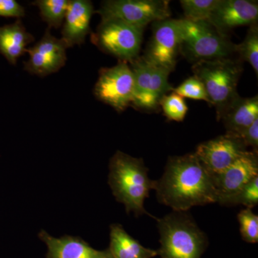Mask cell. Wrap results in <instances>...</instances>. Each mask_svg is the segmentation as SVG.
I'll return each mask as SVG.
<instances>
[{"instance_id": "obj_1", "label": "cell", "mask_w": 258, "mask_h": 258, "mask_svg": "<svg viewBox=\"0 0 258 258\" xmlns=\"http://www.w3.org/2000/svg\"><path fill=\"white\" fill-rule=\"evenodd\" d=\"M154 190L158 201L174 212H187L218 201L211 174L195 153L169 157Z\"/></svg>"}, {"instance_id": "obj_2", "label": "cell", "mask_w": 258, "mask_h": 258, "mask_svg": "<svg viewBox=\"0 0 258 258\" xmlns=\"http://www.w3.org/2000/svg\"><path fill=\"white\" fill-rule=\"evenodd\" d=\"M148 171L142 158L117 151L110 159L108 184L116 201L124 205L127 214L134 212L136 217L147 215L157 220L144 208L146 199L156 186V181L149 177Z\"/></svg>"}, {"instance_id": "obj_3", "label": "cell", "mask_w": 258, "mask_h": 258, "mask_svg": "<svg viewBox=\"0 0 258 258\" xmlns=\"http://www.w3.org/2000/svg\"><path fill=\"white\" fill-rule=\"evenodd\" d=\"M161 258H201L209 244L206 234L200 230L186 212H173L157 219Z\"/></svg>"}, {"instance_id": "obj_4", "label": "cell", "mask_w": 258, "mask_h": 258, "mask_svg": "<svg viewBox=\"0 0 258 258\" xmlns=\"http://www.w3.org/2000/svg\"><path fill=\"white\" fill-rule=\"evenodd\" d=\"M192 71L194 76L206 88L211 106L216 110L217 120H221L240 97L237 85L242 72V64L230 58L203 60L195 62Z\"/></svg>"}, {"instance_id": "obj_5", "label": "cell", "mask_w": 258, "mask_h": 258, "mask_svg": "<svg viewBox=\"0 0 258 258\" xmlns=\"http://www.w3.org/2000/svg\"><path fill=\"white\" fill-rule=\"evenodd\" d=\"M179 52L190 60L228 58L235 52V45L226 34L219 32L208 22H191L179 20Z\"/></svg>"}, {"instance_id": "obj_6", "label": "cell", "mask_w": 258, "mask_h": 258, "mask_svg": "<svg viewBox=\"0 0 258 258\" xmlns=\"http://www.w3.org/2000/svg\"><path fill=\"white\" fill-rule=\"evenodd\" d=\"M144 29L116 19L101 20L91 40L100 50L120 60L137 58L143 41Z\"/></svg>"}, {"instance_id": "obj_7", "label": "cell", "mask_w": 258, "mask_h": 258, "mask_svg": "<svg viewBox=\"0 0 258 258\" xmlns=\"http://www.w3.org/2000/svg\"><path fill=\"white\" fill-rule=\"evenodd\" d=\"M129 62L135 81L132 104L141 109H155L161 98L173 90L169 82L170 72L148 60L144 56H138Z\"/></svg>"}, {"instance_id": "obj_8", "label": "cell", "mask_w": 258, "mask_h": 258, "mask_svg": "<svg viewBox=\"0 0 258 258\" xmlns=\"http://www.w3.org/2000/svg\"><path fill=\"white\" fill-rule=\"evenodd\" d=\"M96 13L101 20L116 19L143 29L171 15L167 0H107Z\"/></svg>"}, {"instance_id": "obj_9", "label": "cell", "mask_w": 258, "mask_h": 258, "mask_svg": "<svg viewBox=\"0 0 258 258\" xmlns=\"http://www.w3.org/2000/svg\"><path fill=\"white\" fill-rule=\"evenodd\" d=\"M135 81L128 62L120 60L111 68L102 69L94 86L97 99L115 111H124L133 101Z\"/></svg>"}, {"instance_id": "obj_10", "label": "cell", "mask_w": 258, "mask_h": 258, "mask_svg": "<svg viewBox=\"0 0 258 258\" xmlns=\"http://www.w3.org/2000/svg\"><path fill=\"white\" fill-rule=\"evenodd\" d=\"M153 26L152 39L144 57L172 72L180 50L179 20L166 19L155 22Z\"/></svg>"}, {"instance_id": "obj_11", "label": "cell", "mask_w": 258, "mask_h": 258, "mask_svg": "<svg viewBox=\"0 0 258 258\" xmlns=\"http://www.w3.org/2000/svg\"><path fill=\"white\" fill-rule=\"evenodd\" d=\"M246 151L242 139L226 134L200 144L195 154L205 169L215 175L230 167Z\"/></svg>"}, {"instance_id": "obj_12", "label": "cell", "mask_w": 258, "mask_h": 258, "mask_svg": "<svg viewBox=\"0 0 258 258\" xmlns=\"http://www.w3.org/2000/svg\"><path fill=\"white\" fill-rule=\"evenodd\" d=\"M211 176L218 196L217 203H221L257 177V152L246 151L226 170Z\"/></svg>"}, {"instance_id": "obj_13", "label": "cell", "mask_w": 258, "mask_h": 258, "mask_svg": "<svg viewBox=\"0 0 258 258\" xmlns=\"http://www.w3.org/2000/svg\"><path fill=\"white\" fill-rule=\"evenodd\" d=\"M258 19L257 1L220 0L208 23L222 33L237 27L253 25Z\"/></svg>"}, {"instance_id": "obj_14", "label": "cell", "mask_w": 258, "mask_h": 258, "mask_svg": "<svg viewBox=\"0 0 258 258\" xmlns=\"http://www.w3.org/2000/svg\"><path fill=\"white\" fill-rule=\"evenodd\" d=\"M94 7L89 0H69L62 23V39L68 48L84 43L91 33V20Z\"/></svg>"}, {"instance_id": "obj_15", "label": "cell", "mask_w": 258, "mask_h": 258, "mask_svg": "<svg viewBox=\"0 0 258 258\" xmlns=\"http://www.w3.org/2000/svg\"><path fill=\"white\" fill-rule=\"evenodd\" d=\"M38 237L46 244V258H113L109 249L98 250L80 237L64 235L56 238L44 230H40Z\"/></svg>"}, {"instance_id": "obj_16", "label": "cell", "mask_w": 258, "mask_h": 258, "mask_svg": "<svg viewBox=\"0 0 258 258\" xmlns=\"http://www.w3.org/2000/svg\"><path fill=\"white\" fill-rule=\"evenodd\" d=\"M258 118V96L239 98L223 115L226 134L240 138L249 125Z\"/></svg>"}, {"instance_id": "obj_17", "label": "cell", "mask_w": 258, "mask_h": 258, "mask_svg": "<svg viewBox=\"0 0 258 258\" xmlns=\"http://www.w3.org/2000/svg\"><path fill=\"white\" fill-rule=\"evenodd\" d=\"M34 41L20 19L14 23L0 27V53L10 63L15 64L19 57L26 52L27 46Z\"/></svg>"}, {"instance_id": "obj_18", "label": "cell", "mask_w": 258, "mask_h": 258, "mask_svg": "<svg viewBox=\"0 0 258 258\" xmlns=\"http://www.w3.org/2000/svg\"><path fill=\"white\" fill-rule=\"evenodd\" d=\"M108 249L113 258H153L158 255L157 250L144 247L117 223L110 226Z\"/></svg>"}, {"instance_id": "obj_19", "label": "cell", "mask_w": 258, "mask_h": 258, "mask_svg": "<svg viewBox=\"0 0 258 258\" xmlns=\"http://www.w3.org/2000/svg\"><path fill=\"white\" fill-rule=\"evenodd\" d=\"M31 47L41 55L57 62L61 67L66 64L68 47L62 39L51 35L50 28L47 29L42 38Z\"/></svg>"}, {"instance_id": "obj_20", "label": "cell", "mask_w": 258, "mask_h": 258, "mask_svg": "<svg viewBox=\"0 0 258 258\" xmlns=\"http://www.w3.org/2000/svg\"><path fill=\"white\" fill-rule=\"evenodd\" d=\"M32 5L37 7L40 16L49 28L57 29L63 23L69 0H37Z\"/></svg>"}, {"instance_id": "obj_21", "label": "cell", "mask_w": 258, "mask_h": 258, "mask_svg": "<svg viewBox=\"0 0 258 258\" xmlns=\"http://www.w3.org/2000/svg\"><path fill=\"white\" fill-rule=\"evenodd\" d=\"M220 0H181L185 20L191 22H208Z\"/></svg>"}, {"instance_id": "obj_22", "label": "cell", "mask_w": 258, "mask_h": 258, "mask_svg": "<svg viewBox=\"0 0 258 258\" xmlns=\"http://www.w3.org/2000/svg\"><path fill=\"white\" fill-rule=\"evenodd\" d=\"M26 52L29 54V59L24 63V69L30 74L44 77L62 69L60 64L39 53L32 47L27 49Z\"/></svg>"}, {"instance_id": "obj_23", "label": "cell", "mask_w": 258, "mask_h": 258, "mask_svg": "<svg viewBox=\"0 0 258 258\" xmlns=\"http://www.w3.org/2000/svg\"><path fill=\"white\" fill-rule=\"evenodd\" d=\"M235 52L242 60L251 64L255 74H258V28L257 24L251 25L243 41L235 45Z\"/></svg>"}, {"instance_id": "obj_24", "label": "cell", "mask_w": 258, "mask_h": 258, "mask_svg": "<svg viewBox=\"0 0 258 258\" xmlns=\"http://www.w3.org/2000/svg\"><path fill=\"white\" fill-rule=\"evenodd\" d=\"M258 204V176L240 189L238 192L223 200L220 205L235 206L244 205L247 208H253Z\"/></svg>"}, {"instance_id": "obj_25", "label": "cell", "mask_w": 258, "mask_h": 258, "mask_svg": "<svg viewBox=\"0 0 258 258\" xmlns=\"http://www.w3.org/2000/svg\"><path fill=\"white\" fill-rule=\"evenodd\" d=\"M159 105L168 119L182 121L188 111V107L184 98L175 93L165 95L161 98Z\"/></svg>"}, {"instance_id": "obj_26", "label": "cell", "mask_w": 258, "mask_h": 258, "mask_svg": "<svg viewBox=\"0 0 258 258\" xmlns=\"http://www.w3.org/2000/svg\"><path fill=\"white\" fill-rule=\"evenodd\" d=\"M240 223V230L242 240L249 243L258 242V216L252 212V209L246 208L241 210L237 215Z\"/></svg>"}, {"instance_id": "obj_27", "label": "cell", "mask_w": 258, "mask_h": 258, "mask_svg": "<svg viewBox=\"0 0 258 258\" xmlns=\"http://www.w3.org/2000/svg\"><path fill=\"white\" fill-rule=\"evenodd\" d=\"M173 91L182 98L205 101L211 105L206 88L203 83L196 76H191L189 79L185 80L184 82L173 89Z\"/></svg>"}, {"instance_id": "obj_28", "label": "cell", "mask_w": 258, "mask_h": 258, "mask_svg": "<svg viewBox=\"0 0 258 258\" xmlns=\"http://www.w3.org/2000/svg\"><path fill=\"white\" fill-rule=\"evenodd\" d=\"M0 16L20 19L25 16V10L15 0H0Z\"/></svg>"}, {"instance_id": "obj_29", "label": "cell", "mask_w": 258, "mask_h": 258, "mask_svg": "<svg viewBox=\"0 0 258 258\" xmlns=\"http://www.w3.org/2000/svg\"><path fill=\"white\" fill-rule=\"evenodd\" d=\"M240 139L246 147L252 148L254 152H257L258 149V118L254 120L248 128L241 135Z\"/></svg>"}]
</instances>
